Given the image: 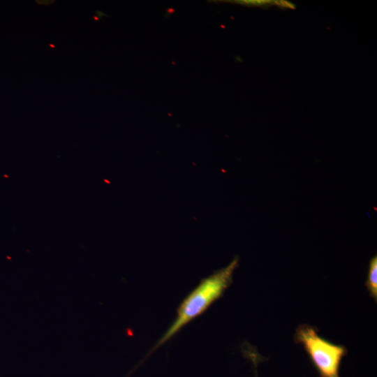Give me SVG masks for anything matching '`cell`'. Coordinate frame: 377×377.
I'll list each match as a JSON object with an SVG mask.
<instances>
[{
    "label": "cell",
    "mask_w": 377,
    "mask_h": 377,
    "mask_svg": "<svg viewBox=\"0 0 377 377\" xmlns=\"http://www.w3.org/2000/svg\"><path fill=\"white\" fill-rule=\"evenodd\" d=\"M238 265L235 258L228 266L203 279L184 298L177 310V316L156 343L154 348L161 346L173 337L182 327L195 319L216 300L232 281V274Z\"/></svg>",
    "instance_id": "1"
},
{
    "label": "cell",
    "mask_w": 377,
    "mask_h": 377,
    "mask_svg": "<svg viewBox=\"0 0 377 377\" xmlns=\"http://www.w3.org/2000/svg\"><path fill=\"white\" fill-rule=\"evenodd\" d=\"M295 337L303 345L320 377H339L340 364L347 353L344 346L323 339L314 327L306 325L297 327Z\"/></svg>",
    "instance_id": "2"
},
{
    "label": "cell",
    "mask_w": 377,
    "mask_h": 377,
    "mask_svg": "<svg viewBox=\"0 0 377 377\" xmlns=\"http://www.w3.org/2000/svg\"><path fill=\"white\" fill-rule=\"evenodd\" d=\"M366 286L370 295L377 300V257H374L369 263L368 277L366 281Z\"/></svg>",
    "instance_id": "3"
},
{
    "label": "cell",
    "mask_w": 377,
    "mask_h": 377,
    "mask_svg": "<svg viewBox=\"0 0 377 377\" xmlns=\"http://www.w3.org/2000/svg\"><path fill=\"white\" fill-rule=\"evenodd\" d=\"M232 3H237L248 7H260L267 8L272 5L273 1L272 0H233L227 1Z\"/></svg>",
    "instance_id": "4"
},
{
    "label": "cell",
    "mask_w": 377,
    "mask_h": 377,
    "mask_svg": "<svg viewBox=\"0 0 377 377\" xmlns=\"http://www.w3.org/2000/svg\"><path fill=\"white\" fill-rule=\"evenodd\" d=\"M272 5L276 6L281 8L295 9L296 6L292 2L284 0H274Z\"/></svg>",
    "instance_id": "5"
}]
</instances>
